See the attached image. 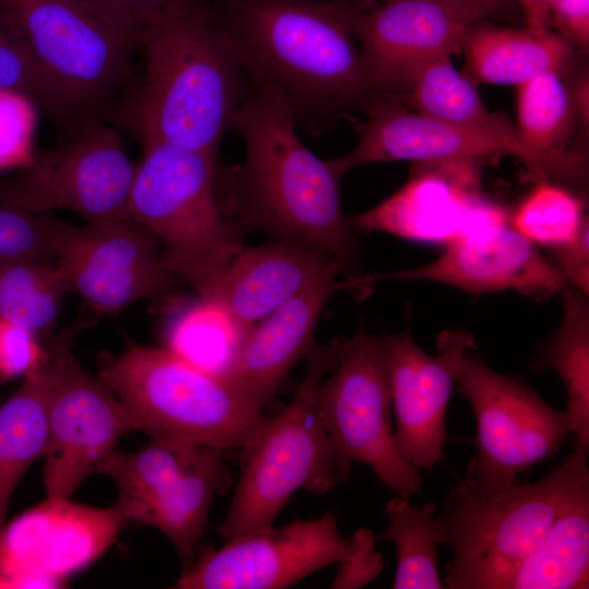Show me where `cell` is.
<instances>
[{"instance_id": "1", "label": "cell", "mask_w": 589, "mask_h": 589, "mask_svg": "<svg viewBox=\"0 0 589 589\" xmlns=\"http://www.w3.org/2000/svg\"><path fill=\"white\" fill-rule=\"evenodd\" d=\"M248 81L276 92L298 127L328 132L376 93L346 0H204Z\"/></svg>"}, {"instance_id": "2", "label": "cell", "mask_w": 589, "mask_h": 589, "mask_svg": "<svg viewBox=\"0 0 589 589\" xmlns=\"http://www.w3.org/2000/svg\"><path fill=\"white\" fill-rule=\"evenodd\" d=\"M144 72L110 118L140 142L217 157L249 81L203 0L143 29Z\"/></svg>"}, {"instance_id": "3", "label": "cell", "mask_w": 589, "mask_h": 589, "mask_svg": "<svg viewBox=\"0 0 589 589\" xmlns=\"http://www.w3.org/2000/svg\"><path fill=\"white\" fill-rule=\"evenodd\" d=\"M289 106L272 88L249 82L231 129L245 157L233 171L236 201L244 220L276 241L304 244L335 257L357 281L358 243L329 159L310 151L297 133Z\"/></svg>"}, {"instance_id": "4", "label": "cell", "mask_w": 589, "mask_h": 589, "mask_svg": "<svg viewBox=\"0 0 589 589\" xmlns=\"http://www.w3.org/2000/svg\"><path fill=\"white\" fill-rule=\"evenodd\" d=\"M589 446L572 453L534 482L480 488L465 480L450 488L436 519L453 556L448 589H501L555 519L589 491Z\"/></svg>"}, {"instance_id": "5", "label": "cell", "mask_w": 589, "mask_h": 589, "mask_svg": "<svg viewBox=\"0 0 589 589\" xmlns=\"http://www.w3.org/2000/svg\"><path fill=\"white\" fill-rule=\"evenodd\" d=\"M346 342L314 340L289 404L277 416L264 417L240 447L238 481L219 527L225 541L273 527L299 490L323 495L348 480L350 469L336 455L316 409L317 389Z\"/></svg>"}, {"instance_id": "6", "label": "cell", "mask_w": 589, "mask_h": 589, "mask_svg": "<svg viewBox=\"0 0 589 589\" xmlns=\"http://www.w3.org/2000/svg\"><path fill=\"white\" fill-rule=\"evenodd\" d=\"M128 219L163 244L160 259L199 298L216 287L244 247L217 191V157L159 141H142Z\"/></svg>"}, {"instance_id": "7", "label": "cell", "mask_w": 589, "mask_h": 589, "mask_svg": "<svg viewBox=\"0 0 589 589\" xmlns=\"http://www.w3.org/2000/svg\"><path fill=\"white\" fill-rule=\"evenodd\" d=\"M48 79L83 117L109 120L133 85L143 23L111 0H0Z\"/></svg>"}, {"instance_id": "8", "label": "cell", "mask_w": 589, "mask_h": 589, "mask_svg": "<svg viewBox=\"0 0 589 589\" xmlns=\"http://www.w3.org/2000/svg\"><path fill=\"white\" fill-rule=\"evenodd\" d=\"M132 430L225 450L241 447L263 410L226 378L204 372L167 348L131 344L99 371Z\"/></svg>"}, {"instance_id": "9", "label": "cell", "mask_w": 589, "mask_h": 589, "mask_svg": "<svg viewBox=\"0 0 589 589\" xmlns=\"http://www.w3.org/2000/svg\"><path fill=\"white\" fill-rule=\"evenodd\" d=\"M389 336L359 329L322 381L316 409L339 460L369 466L395 495L421 493L420 470L398 454L392 425Z\"/></svg>"}, {"instance_id": "10", "label": "cell", "mask_w": 589, "mask_h": 589, "mask_svg": "<svg viewBox=\"0 0 589 589\" xmlns=\"http://www.w3.org/2000/svg\"><path fill=\"white\" fill-rule=\"evenodd\" d=\"M135 171L118 132L91 117L64 132L57 147L38 149L19 173L0 180V204L33 214L65 209L87 221L128 219Z\"/></svg>"}, {"instance_id": "11", "label": "cell", "mask_w": 589, "mask_h": 589, "mask_svg": "<svg viewBox=\"0 0 589 589\" xmlns=\"http://www.w3.org/2000/svg\"><path fill=\"white\" fill-rule=\"evenodd\" d=\"M472 350L464 357L457 382L477 424V455L464 480L480 488L513 483L560 449L570 433L568 418L525 380L491 369Z\"/></svg>"}, {"instance_id": "12", "label": "cell", "mask_w": 589, "mask_h": 589, "mask_svg": "<svg viewBox=\"0 0 589 589\" xmlns=\"http://www.w3.org/2000/svg\"><path fill=\"white\" fill-rule=\"evenodd\" d=\"M155 238L130 219L63 223L56 267L69 292L79 294L97 314L166 292L175 275L154 249Z\"/></svg>"}, {"instance_id": "13", "label": "cell", "mask_w": 589, "mask_h": 589, "mask_svg": "<svg viewBox=\"0 0 589 589\" xmlns=\"http://www.w3.org/2000/svg\"><path fill=\"white\" fill-rule=\"evenodd\" d=\"M494 10L441 0H389L352 7V27L374 91H407L426 64L461 51L469 27Z\"/></svg>"}, {"instance_id": "14", "label": "cell", "mask_w": 589, "mask_h": 589, "mask_svg": "<svg viewBox=\"0 0 589 589\" xmlns=\"http://www.w3.org/2000/svg\"><path fill=\"white\" fill-rule=\"evenodd\" d=\"M125 518L98 508L47 498L0 528V588H58L99 557Z\"/></svg>"}, {"instance_id": "15", "label": "cell", "mask_w": 589, "mask_h": 589, "mask_svg": "<svg viewBox=\"0 0 589 589\" xmlns=\"http://www.w3.org/2000/svg\"><path fill=\"white\" fill-rule=\"evenodd\" d=\"M349 538L327 512L310 520L241 536L205 553L183 570L179 589H280L335 565Z\"/></svg>"}, {"instance_id": "16", "label": "cell", "mask_w": 589, "mask_h": 589, "mask_svg": "<svg viewBox=\"0 0 589 589\" xmlns=\"http://www.w3.org/2000/svg\"><path fill=\"white\" fill-rule=\"evenodd\" d=\"M479 161L414 164L392 195L349 219L352 229L447 245L461 236L509 221V214L481 190Z\"/></svg>"}, {"instance_id": "17", "label": "cell", "mask_w": 589, "mask_h": 589, "mask_svg": "<svg viewBox=\"0 0 589 589\" xmlns=\"http://www.w3.org/2000/svg\"><path fill=\"white\" fill-rule=\"evenodd\" d=\"M365 122L356 125V146L329 158L344 176L352 168L378 163L413 164L474 160L508 155L519 159L533 175L530 156L510 122L490 128H465L411 111L389 93H374L363 105Z\"/></svg>"}, {"instance_id": "18", "label": "cell", "mask_w": 589, "mask_h": 589, "mask_svg": "<svg viewBox=\"0 0 589 589\" xmlns=\"http://www.w3.org/2000/svg\"><path fill=\"white\" fill-rule=\"evenodd\" d=\"M389 382L394 441L400 457L418 470L433 471L446 444V413L466 352L474 349L470 332L449 329L425 352L408 334L389 336Z\"/></svg>"}, {"instance_id": "19", "label": "cell", "mask_w": 589, "mask_h": 589, "mask_svg": "<svg viewBox=\"0 0 589 589\" xmlns=\"http://www.w3.org/2000/svg\"><path fill=\"white\" fill-rule=\"evenodd\" d=\"M132 430L113 392L70 354L53 387L44 484L47 498L70 500L100 460Z\"/></svg>"}, {"instance_id": "20", "label": "cell", "mask_w": 589, "mask_h": 589, "mask_svg": "<svg viewBox=\"0 0 589 589\" xmlns=\"http://www.w3.org/2000/svg\"><path fill=\"white\" fill-rule=\"evenodd\" d=\"M378 278L433 281L476 294L516 291L539 299L560 294L567 286L557 267L509 221L472 230L428 264Z\"/></svg>"}, {"instance_id": "21", "label": "cell", "mask_w": 589, "mask_h": 589, "mask_svg": "<svg viewBox=\"0 0 589 589\" xmlns=\"http://www.w3.org/2000/svg\"><path fill=\"white\" fill-rule=\"evenodd\" d=\"M340 273V266L326 269L247 333L226 380L257 408L273 400L311 348L326 302L342 286Z\"/></svg>"}, {"instance_id": "22", "label": "cell", "mask_w": 589, "mask_h": 589, "mask_svg": "<svg viewBox=\"0 0 589 589\" xmlns=\"http://www.w3.org/2000/svg\"><path fill=\"white\" fill-rule=\"evenodd\" d=\"M333 266L341 267L330 254L304 244L275 241L243 247L223 274L212 299L249 332Z\"/></svg>"}, {"instance_id": "23", "label": "cell", "mask_w": 589, "mask_h": 589, "mask_svg": "<svg viewBox=\"0 0 589 589\" xmlns=\"http://www.w3.org/2000/svg\"><path fill=\"white\" fill-rule=\"evenodd\" d=\"M91 325V318L83 316L62 329L48 342L38 365L0 406V528L20 479L36 459L45 456L53 387L74 339Z\"/></svg>"}, {"instance_id": "24", "label": "cell", "mask_w": 589, "mask_h": 589, "mask_svg": "<svg viewBox=\"0 0 589 589\" xmlns=\"http://www.w3.org/2000/svg\"><path fill=\"white\" fill-rule=\"evenodd\" d=\"M516 107L515 131L531 158L533 176L539 180L582 176V161L567 151L576 108L560 73L546 72L518 85Z\"/></svg>"}, {"instance_id": "25", "label": "cell", "mask_w": 589, "mask_h": 589, "mask_svg": "<svg viewBox=\"0 0 589 589\" xmlns=\"http://www.w3.org/2000/svg\"><path fill=\"white\" fill-rule=\"evenodd\" d=\"M473 23L461 45L476 80L518 86L546 72H561L572 57L570 43L550 29L509 28Z\"/></svg>"}, {"instance_id": "26", "label": "cell", "mask_w": 589, "mask_h": 589, "mask_svg": "<svg viewBox=\"0 0 589 589\" xmlns=\"http://www.w3.org/2000/svg\"><path fill=\"white\" fill-rule=\"evenodd\" d=\"M231 482L223 450L211 448L196 466L159 491L136 521L166 534L177 549L185 570L192 565L214 496L228 489Z\"/></svg>"}, {"instance_id": "27", "label": "cell", "mask_w": 589, "mask_h": 589, "mask_svg": "<svg viewBox=\"0 0 589 589\" xmlns=\"http://www.w3.org/2000/svg\"><path fill=\"white\" fill-rule=\"evenodd\" d=\"M560 294L562 321L532 354L530 368L558 375L567 394L564 411L570 433L576 443L589 446V301L587 294L567 286Z\"/></svg>"}, {"instance_id": "28", "label": "cell", "mask_w": 589, "mask_h": 589, "mask_svg": "<svg viewBox=\"0 0 589 589\" xmlns=\"http://www.w3.org/2000/svg\"><path fill=\"white\" fill-rule=\"evenodd\" d=\"M589 579V491L552 524L501 589H584Z\"/></svg>"}, {"instance_id": "29", "label": "cell", "mask_w": 589, "mask_h": 589, "mask_svg": "<svg viewBox=\"0 0 589 589\" xmlns=\"http://www.w3.org/2000/svg\"><path fill=\"white\" fill-rule=\"evenodd\" d=\"M214 447L175 437H152L134 453L116 448L98 464V472L108 474L118 488L116 507L125 519L137 520L146 504L164 488L196 466Z\"/></svg>"}, {"instance_id": "30", "label": "cell", "mask_w": 589, "mask_h": 589, "mask_svg": "<svg viewBox=\"0 0 589 589\" xmlns=\"http://www.w3.org/2000/svg\"><path fill=\"white\" fill-rule=\"evenodd\" d=\"M247 333L218 301L199 298L172 317L166 342L188 363L226 378Z\"/></svg>"}, {"instance_id": "31", "label": "cell", "mask_w": 589, "mask_h": 589, "mask_svg": "<svg viewBox=\"0 0 589 589\" xmlns=\"http://www.w3.org/2000/svg\"><path fill=\"white\" fill-rule=\"evenodd\" d=\"M436 510L433 502L418 507L397 495L386 502V538L397 552L394 589L445 588L437 570V546L444 541Z\"/></svg>"}, {"instance_id": "32", "label": "cell", "mask_w": 589, "mask_h": 589, "mask_svg": "<svg viewBox=\"0 0 589 589\" xmlns=\"http://www.w3.org/2000/svg\"><path fill=\"white\" fill-rule=\"evenodd\" d=\"M68 292L56 265L0 260V318L20 324L37 337L51 332Z\"/></svg>"}, {"instance_id": "33", "label": "cell", "mask_w": 589, "mask_h": 589, "mask_svg": "<svg viewBox=\"0 0 589 589\" xmlns=\"http://www.w3.org/2000/svg\"><path fill=\"white\" fill-rule=\"evenodd\" d=\"M406 99L414 111L465 128H490L508 119L488 111L470 77L459 72L449 58L423 67L407 88Z\"/></svg>"}, {"instance_id": "34", "label": "cell", "mask_w": 589, "mask_h": 589, "mask_svg": "<svg viewBox=\"0 0 589 589\" xmlns=\"http://www.w3.org/2000/svg\"><path fill=\"white\" fill-rule=\"evenodd\" d=\"M0 93L31 101L63 132L86 119L44 73L1 3Z\"/></svg>"}, {"instance_id": "35", "label": "cell", "mask_w": 589, "mask_h": 589, "mask_svg": "<svg viewBox=\"0 0 589 589\" xmlns=\"http://www.w3.org/2000/svg\"><path fill=\"white\" fill-rule=\"evenodd\" d=\"M509 224L534 245L550 250L575 240L588 217L581 197L541 179L509 215Z\"/></svg>"}, {"instance_id": "36", "label": "cell", "mask_w": 589, "mask_h": 589, "mask_svg": "<svg viewBox=\"0 0 589 589\" xmlns=\"http://www.w3.org/2000/svg\"><path fill=\"white\" fill-rule=\"evenodd\" d=\"M62 225L49 213L33 214L0 204V260L55 259Z\"/></svg>"}, {"instance_id": "37", "label": "cell", "mask_w": 589, "mask_h": 589, "mask_svg": "<svg viewBox=\"0 0 589 589\" xmlns=\"http://www.w3.org/2000/svg\"><path fill=\"white\" fill-rule=\"evenodd\" d=\"M385 565L383 555L375 549L373 531L358 528L349 538L344 555L330 582L334 589H358L373 581Z\"/></svg>"}, {"instance_id": "38", "label": "cell", "mask_w": 589, "mask_h": 589, "mask_svg": "<svg viewBox=\"0 0 589 589\" xmlns=\"http://www.w3.org/2000/svg\"><path fill=\"white\" fill-rule=\"evenodd\" d=\"M45 349L28 328L0 318V378L25 376L43 359Z\"/></svg>"}, {"instance_id": "39", "label": "cell", "mask_w": 589, "mask_h": 589, "mask_svg": "<svg viewBox=\"0 0 589 589\" xmlns=\"http://www.w3.org/2000/svg\"><path fill=\"white\" fill-rule=\"evenodd\" d=\"M550 252L567 286L589 296V224L575 240Z\"/></svg>"}, {"instance_id": "40", "label": "cell", "mask_w": 589, "mask_h": 589, "mask_svg": "<svg viewBox=\"0 0 589 589\" xmlns=\"http://www.w3.org/2000/svg\"><path fill=\"white\" fill-rule=\"evenodd\" d=\"M569 43L587 47L589 41V0H555L550 10V24Z\"/></svg>"}, {"instance_id": "41", "label": "cell", "mask_w": 589, "mask_h": 589, "mask_svg": "<svg viewBox=\"0 0 589 589\" xmlns=\"http://www.w3.org/2000/svg\"><path fill=\"white\" fill-rule=\"evenodd\" d=\"M136 16L144 26L178 13L195 0H111Z\"/></svg>"}, {"instance_id": "42", "label": "cell", "mask_w": 589, "mask_h": 589, "mask_svg": "<svg viewBox=\"0 0 589 589\" xmlns=\"http://www.w3.org/2000/svg\"><path fill=\"white\" fill-rule=\"evenodd\" d=\"M525 8L529 27L550 29V10L555 0H517Z\"/></svg>"}, {"instance_id": "43", "label": "cell", "mask_w": 589, "mask_h": 589, "mask_svg": "<svg viewBox=\"0 0 589 589\" xmlns=\"http://www.w3.org/2000/svg\"><path fill=\"white\" fill-rule=\"evenodd\" d=\"M377 1L382 2V1H389V0H377ZM441 1H457V2L478 3V4L489 7L490 9L495 11L497 5L504 0H441Z\"/></svg>"}]
</instances>
